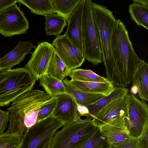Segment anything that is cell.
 <instances>
[{"label":"cell","instance_id":"cell-18","mask_svg":"<svg viewBox=\"0 0 148 148\" xmlns=\"http://www.w3.org/2000/svg\"><path fill=\"white\" fill-rule=\"evenodd\" d=\"M132 81L139 97L148 101V64L144 60L137 68Z\"/></svg>","mask_w":148,"mask_h":148},{"label":"cell","instance_id":"cell-33","mask_svg":"<svg viewBox=\"0 0 148 148\" xmlns=\"http://www.w3.org/2000/svg\"><path fill=\"white\" fill-rule=\"evenodd\" d=\"M148 125L144 127L141 135L137 138L140 148H148Z\"/></svg>","mask_w":148,"mask_h":148},{"label":"cell","instance_id":"cell-10","mask_svg":"<svg viewBox=\"0 0 148 148\" xmlns=\"http://www.w3.org/2000/svg\"><path fill=\"white\" fill-rule=\"evenodd\" d=\"M55 51L52 44L48 42L38 44L25 65L36 80L46 74L49 63Z\"/></svg>","mask_w":148,"mask_h":148},{"label":"cell","instance_id":"cell-20","mask_svg":"<svg viewBox=\"0 0 148 148\" xmlns=\"http://www.w3.org/2000/svg\"><path fill=\"white\" fill-rule=\"evenodd\" d=\"M128 93L129 89L127 88L115 86L114 90L109 95L104 97L93 103L84 106L87 108L92 119L106 105Z\"/></svg>","mask_w":148,"mask_h":148},{"label":"cell","instance_id":"cell-28","mask_svg":"<svg viewBox=\"0 0 148 148\" xmlns=\"http://www.w3.org/2000/svg\"><path fill=\"white\" fill-rule=\"evenodd\" d=\"M79 148H111V145L101 134L98 128L90 139Z\"/></svg>","mask_w":148,"mask_h":148},{"label":"cell","instance_id":"cell-6","mask_svg":"<svg viewBox=\"0 0 148 148\" xmlns=\"http://www.w3.org/2000/svg\"><path fill=\"white\" fill-rule=\"evenodd\" d=\"M91 0H86L83 11L82 38L85 59L96 66L103 62L99 35L92 12Z\"/></svg>","mask_w":148,"mask_h":148},{"label":"cell","instance_id":"cell-1","mask_svg":"<svg viewBox=\"0 0 148 148\" xmlns=\"http://www.w3.org/2000/svg\"><path fill=\"white\" fill-rule=\"evenodd\" d=\"M111 47L114 66L107 78L114 86L126 88L144 60L135 52L126 27L119 19L117 20L114 27Z\"/></svg>","mask_w":148,"mask_h":148},{"label":"cell","instance_id":"cell-25","mask_svg":"<svg viewBox=\"0 0 148 148\" xmlns=\"http://www.w3.org/2000/svg\"><path fill=\"white\" fill-rule=\"evenodd\" d=\"M45 31L47 35H60L67 25L66 20L63 17L56 13L45 16Z\"/></svg>","mask_w":148,"mask_h":148},{"label":"cell","instance_id":"cell-32","mask_svg":"<svg viewBox=\"0 0 148 148\" xmlns=\"http://www.w3.org/2000/svg\"><path fill=\"white\" fill-rule=\"evenodd\" d=\"M9 112L0 109V136L4 134L8 127Z\"/></svg>","mask_w":148,"mask_h":148},{"label":"cell","instance_id":"cell-29","mask_svg":"<svg viewBox=\"0 0 148 148\" xmlns=\"http://www.w3.org/2000/svg\"><path fill=\"white\" fill-rule=\"evenodd\" d=\"M57 102V99L54 97H51L40 108L38 112L37 122L44 120L53 114Z\"/></svg>","mask_w":148,"mask_h":148},{"label":"cell","instance_id":"cell-15","mask_svg":"<svg viewBox=\"0 0 148 148\" xmlns=\"http://www.w3.org/2000/svg\"><path fill=\"white\" fill-rule=\"evenodd\" d=\"M55 97L57 102L53 115L65 124L74 122L77 115V103L74 99L67 93L59 94Z\"/></svg>","mask_w":148,"mask_h":148},{"label":"cell","instance_id":"cell-16","mask_svg":"<svg viewBox=\"0 0 148 148\" xmlns=\"http://www.w3.org/2000/svg\"><path fill=\"white\" fill-rule=\"evenodd\" d=\"M34 47L30 42L19 41L13 50L0 58V71L10 69L19 64L25 59L27 55L31 53Z\"/></svg>","mask_w":148,"mask_h":148},{"label":"cell","instance_id":"cell-38","mask_svg":"<svg viewBox=\"0 0 148 148\" xmlns=\"http://www.w3.org/2000/svg\"><path fill=\"white\" fill-rule=\"evenodd\" d=\"M111 148H112L111 147Z\"/></svg>","mask_w":148,"mask_h":148},{"label":"cell","instance_id":"cell-7","mask_svg":"<svg viewBox=\"0 0 148 148\" xmlns=\"http://www.w3.org/2000/svg\"><path fill=\"white\" fill-rule=\"evenodd\" d=\"M64 124L53 114L37 122L25 134L21 148H42L47 141Z\"/></svg>","mask_w":148,"mask_h":148},{"label":"cell","instance_id":"cell-9","mask_svg":"<svg viewBox=\"0 0 148 148\" xmlns=\"http://www.w3.org/2000/svg\"><path fill=\"white\" fill-rule=\"evenodd\" d=\"M29 28L27 19L16 3L0 12V34L4 37L25 34Z\"/></svg>","mask_w":148,"mask_h":148},{"label":"cell","instance_id":"cell-17","mask_svg":"<svg viewBox=\"0 0 148 148\" xmlns=\"http://www.w3.org/2000/svg\"><path fill=\"white\" fill-rule=\"evenodd\" d=\"M62 82L67 93L79 105H85L91 104L105 96L103 94L84 91L74 85L66 78L64 79Z\"/></svg>","mask_w":148,"mask_h":148},{"label":"cell","instance_id":"cell-11","mask_svg":"<svg viewBox=\"0 0 148 148\" xmlns=\"http://www.w3.org/2000/svg\"><path fill=\"white\" fill-rule=\"evenodd\" d=\"M52 44L69 70L79 67L84 62L83 54L65 34L57 36Z\"/></svg>","mask_w":148,"mask_h":148},{"label":"cell","instance_id":"cell-23","mask_svg":"<svg viewBox=\"0 0 148 148\" xmlns=\"http://www.w3.org/2000/svg\"><path fill=\"white\" fill-rule=\"evenodd\" d=\"M40 84L45 89L51 97L62 93H66L62 81L47 74L42 75L39 79Z\"/></svg>","mask_w":148,"mask_h":148},{"label":"cell","instance_id":"cell-22","mask_svg":"<svg viewBox=\"0 0 148 148\" xmlns=\"http://www.w3.org/2000/svg\"><path fill=\"white\" fill-rule=\"evenodd\" d=\"M70 70L55 51L49 63L46 74L62 81L68 75Z\"/></svg>","mask_w":148,"mask_h":148},{"label":"cell","instance_id":"cell-36","mask_svg":"<svg viewBox=\"0 0 148 148\" xmlns=\"http://www.w3.org/2000/svg\"><path fill=\"white\" fill-rule=\"evenodd\" d=\"M53 137L51 138L47 141L42 148H50Z\"/></svg>","mask_w":148,"mask_h":148},{"label":"cell","instance_id":"cell-31","mask_svg":"<svg viewBox=\"0 0 148 148\" xmlns=\"http://www.w3.org/2000/svg\"><path fill=\"white\" fill-rule=\"evenodd\" d=\"M111 147L112 148H140L137 139L131 136L125 140L112 144Z\"/></svg>","mask_w":148,"mask_h":148},{"label":"cell","instance_id":"cell-37","mask_svg":"<svg viewBox=\"0 0 148 148\" xmlns=\"http://www.w3.org/2000/svg\"><path fill=\"white\" fill-rule=\"evenodd\" d=\"M22 145V143L19 146H18V147H17L16 148H21Z\"/></svg>","mask_w":148,"mask_h":148},{"label":"cell","instance_id":"cell-5","mask_svg":"<svg viewBox=\"0 0 148 148\" xmlns=\"http://www.w3.org/2000/svg\"><path fill=\"white\" fill-rule=\"evenodd\" d=\"M93 19L97 27L103 56V62L107 78L114 66L111 47V38L114 24L117 19L113 12L106 7L91 2Z\"/></svg>","mask_w":148,"mask_h":148},{"label":"cell","instance_id":"cell-34","mask_svg":"<svg viewBox=\"0 0 148 148\" xmlns=\"http://www.w3.org/2000/svg\"><path fill=\"white\" fill-rule=\"evenodd\" d=\"M77 114L79 116H84L87 119H92L87 108L85 106L77 104Z\"/></svg>","mask_w":148,"mask_h":148},{"label":"cell","instance_id":"cell-14","mask_svg":"<svg viewBox=\"0 0 148 148\" xmlns=\"http://www.w3.org/2000/svg\"><path fill=\"white\" fill-rule=\"evenodd\" d=\"M85 0H81L71 14L67 21L68 27L64 34L83 54L82 26L83 11Z\"/></svg>","mask_w":148,"mask_h":148},{"label":"cell","instance_id":"cell-30","mask_svg":"<svg viewBox=\"0 0 148 148\" xmlns=\"http://www.w3.org/2000/svg\"><path fill=\"white\" fill-rule=\"evenodd\" d=\"M22 143L16 134L5 132L0 136V148H16Z\"/></svg>","mask_w":148,"mask_h":148},{"label":"cell","instance_id":"cell-26","mask_svg":"<svg viewBox=\"0 0 148 148\" xmlns=\"http://www.w3.org/2000/svg\"><path fill=\"white\" fill-rule=\"evenodd\" d=\"M71 80L83 82H106L109 80L90 70L75 69L70 70L68 75Z\"/></svg>","mask_w":148,"mask_h":148},{"label":"cell","instance_id":"cell-21","mask_svg":"<svg viewBox=\"0 0 148 148\" xmlns=\"http://www.w3.org/2000/svg\"><path fill=\"white\" fill-rule=\"evenodd\" d=\"M70 82L78 88L85 91L100 94L105 96L114 90L115 86L110 81L106 82H83L70 80Z\"/></svg>","mask_w":148,"mask_h":148},{"label":"cell","instance_id":"cell-12","mask_svg":"<svg viewBox=\"0 0 148 148\" xmlns=\"http://www.w3.org/2000/svg\"><path fill=\"white\" fill-rule=\"evenodd\" d=\"M128 93L111 102L100 109L92 120L93 124L98 127L118 117L126 116L127 113Z\"/></svg>","mask_w":148,"mask_h":148},{"label":"cell","instance_id":"cell-27","mask_svg":"<svg viewBox=\"0 0 148 148\" xmlns=\"http://www.w3.org/2000/svg\"><path fill=\"white\" fill-rule=\"evenodd\" d=\"M53 10L68 21L81 0H51Z\"/></svg>","mask_w":148,"mask_h":148},{"label":"cell","instance_id":"cell-8","mask_svg":"<svg viewBox=\"0 0 148 148\" xmlns=\"http://www.w3.org/2000/svg\"><path fill=\"white\" fill-rule=\"evenodd\" d=\"M127 113L125 121L130 136L137 138L148 125V106L145 101L132 93L128 94Z\"/></svg>","mask_w":148,"mask_h":148},{"label":"cell","instance_id":"cell-35","mask_svg":"<svg viewBox=\"0 0 148 148\" xmlns=\"http://www.w3.org/2000/svg\"><path fill=\"white\" fill-rule=\"evenodd\" d=\"M18 0H0V12L18 2Z\"/></svg>","mask_w":148,"mask_h":148},{"label":"cell","instance_id":"cell-13","mask_svg":"<svg viewBox=\"0 0 148 148\" xmlns=\"http://www.w3.org/2000/svg\"><path fill=\"white\" fill-rule=\"evenodd\" d=\"M124 116L118 117L98 127L101 134L111 145L125 140L130 136Z\"/></svg>","mask_w":148,"mask_h":148},{"label":"cell","instance_id":"cell-4","mask_svg":"<svg viewBox=\"0 0 148 148\" xmlns=\"http://www.w3.org/2000/svg\"><path fill=\"white\" fill-rule=\"evenodd\" d=\"M98 127L92 120H82L77 114L75 121L64 124L53 136L50 148H79L92 136Z\"/></svg>","mask_w":148,"mask_h":148},{"label":"cell","instance_id":"cell-19","mask_svg":"<svg viewBox=\"0 0 148 148\" xmlns=\"http://www.w3.org/2000/svg\"><path fill=\"white\" fill-rule=\"evenodd\" d=\"M129 12L132 20L138 25L148 30V0H133Z\"/></svg>","mask_w":148,"mask_h":148},{"label":"cell","instance_id":"cell-24","mask_svg":"<svg viewBox=\"0 0 148 148\" xmlns=\"http://www.w3.org/2000/svg\"><path fill=\"white\" fill-rule=\"evenodd\" d=\"M18 2L27 6L34 14L45 16L55 13L51 0H18Z\"/></svg>","mask_w":148,"mask_h":148},{"label":"cell","instance_id":"cell-3","mask_svg":"<svg viewBox=\"0 0 148 148\" xmlns=\"http://www.w3.org/2000/svg\"><path fill=\"white\" fill-rule=\"evenodd\" d=\"M36 80L25 66L0 71V106L33 90Z\"/></svg>","mask_w":148,"mask_h":148},{"label":"cell","instance_id":"cell-2","mask_svg":"<svg viewBox=\"0 0 148 148\" xmlns=\"http://www.w3.org/2000/svg\"><path fill=\"white\" fill-rule=\"evenodd\" d=\"M51 98L48 93L38 89L19 96L7 108L9 125L5 132L17 135L22 143L26 133L36 123L40 108Z\"/></svg>","mask_w":148,"mask_h":148}]
</instances>
